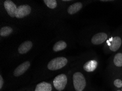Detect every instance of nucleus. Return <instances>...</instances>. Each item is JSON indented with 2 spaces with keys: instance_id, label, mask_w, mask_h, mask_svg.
<instances>
[{
  "instance_id": "nucleus-1",
  "label": "nucleus",
  "mask_w": 122,
  "mask_h": 91,
  "mask_svg": "<svg viewBox=\"0 0 122 91\" xmlns=\"http://www.w3.org/2000/svg\"><path fill=\"white\" fill-rule=\"evenodd\" d=\"M106 49L112 53H117L122 48V35L111 36L106 42Z\"/></svg>"
},
{
  "instance_id": "nucleus-2",
  "label": "nucleus",
  "mask_w": 122,
  "mask_h": 91,
  "mask_svg": "<svg viewBox=\"0 0 122 91\" xmlns=\"http://www.w3.org/2000/svg\"><path fill=\"white\" fill-rule=\"evenodd\" d=\"M73 84L76 91H83L86 86V80L84 75L77 72L73 75Z\"/></svg>"
},
{
  "instance_id": "nucleus-3",
  "label": "nucleus",
  "mask_w": 122,
  "mask_h": 91,
  "mask_svg": "<svg viewBox=\"0 0 122 91\" xmlns=\"http://www.w3.org/2000/svg\"><path fill=\"white\" fill-rule=\"evenodd\" d=\"M68 63L67 59L64 57H56L51 59L47 64V68L50 70H57L66 66Z\"/></svg>"
},
{
  "instance_id": "nucleus-4",
  "label": "nucleus",
  "mask_w": 122,
  "mask_h": 91,
  "mask_svg": "<svg viewBox=\"0 0 122 91\" xmlns=\"http://www.w3.org/2000/svg\"><path fill=\"white\" fill-rule=\"evenodd\" d=\"M67 77L64 74H61L54 78L53 85L55 88L58 91H63L67 85Z\"/></svg>"
},
{
  "instance_id": "nucleus-5",
  "label": "nucleus",
  "mask_w": 122,
  "mask_h": 91,
  "mask_svg": "<svg viewBox=\"0 0 122 91\" xmlns=\"http://www.w3.org/2000/svg\"><path fill=\"white\" fill-rule=\"evenodd\" d=\"M109 37L108 34L106 32L97 33L92 37L91 43L94 45H101L106 43Z\"/></svg>"
},
{
  "instance_id": "nucleus-6",
  "label": "nucleus",
  "mask_w": 122,
  "mask_h": 91,
  "mask_svg": "<svg viewBox=\"0 0 122 91\" xmlns=\"http://www.w3.org/2000/svg\"><path fill=\"white\" fill-rule=\"evenodd\" d=\"M31 12V8L29 5H21L18 7L15 14V18L17 19L23 18L30 15Z\"/></svg>"
},
{
  "instance_id": "nucleus-7",
  "label": "nucleus",
  "mask_w": 122,
  "mask_h": 91,
  "mask_svg": "<svg viewBox=\"0 0 122 91\" xmlns=\"http://www.w3.org/2000/svg\"><path fill=\"white\" fill-rule=\"evenodd\" d=\"M111 66L112 68L117 70H121L122 72V48L121 51H118L113 56Z\"/></svg>"
},
{
  "instance_id": "nucleus-8",
  "label": "nucleus",
  "mask_w": 122,
  "mask_h": 91,
  "mask_svg": "<svg viewBox=\"0 0 122 91\" xmlns=\"http://www.w3.org/2000/svg\"><path fill=\"white\" fill-rule=\"evenodd\" d=\"M3 5L9 15L11 18L15 17V14L18 7L15 5V3L10 0H6L4 2Z\"/></svg>"
},
{
  "instance_id": "nucleus-9",
  "label": "nucleus",
  "mask_w": 122,
  "mask_h": 91,
  "mask_svg": "<svg viewBox=\"0 0 122 91\" xmlns=\"http://www.w3.org/2000/svg\"><path fill=\"white\" fill-rule=\"evenodd\" d=\"M98 65H99V63L97 60L95 59H92L85 63L83 66V68L86 72L92 73L95 71L97 68Z\"/></svg>"
},
{
  "instance_id": "nucleus-10",
  "label": "nucleus",
  "mask_w": 122,
  "mask_h": 91,
  "mask_svg": "<svg viewBox=\"0 0 122 91\" xmlns=\"http://www.w3.org/2000/svg\"><path fill=\"white\" fill-rule=\"evenodd\" d=\"M30 62L29 61H25L23 63L20 64L15 68L14 71V75L15 77H19L24 74L30 67Z\"/></svg>"
},
{
  "instance_id": "nucleus-11",
  "label": "nucleus",
  "mask_w": 122,
  "mask_h": 91,
  "mask_svg": "<svg viewBox=\"0 0 122 91\" xmlns=\"http://www.w3.org/2000/svg\"><path fill=\"white\" fill-rule=\"evenodd\" d=\"M33 46V43L31 41L27 40L23 42V43L20 44L18 49V51L19 53L21 55L25 54L32 49Z\"/></svg>"
},
{
  "instance_id": "nucleus-12",
  "label": "nucleus",
  "mask_w": 122,
  "mask_h": 91,
  "mask_svg": "<svg viewBox=\"0 0 122 91\" xmlns=\"http://www.w3.org/2000/svg\"><path fill=\"white\" fill-rule=\"evenodd\" d=\"M83 4L81 2H76L70 5L67 9V13L70 15L75 14L82 8Z\"/></svg>"
},
{
  "instance_id": "nucleus-13",
  "label": "nucleus",
  "mask_w": 122,
  "mask_h": 91,
  "mask_svg": "<svg viewBox=\"0 0 122 91\" xmlns=\"http://www.w3.org/2000/svg\"><path fill=\"white\" fill-rule=\"evenodd\" d=\"M52 86L51 83L47 82H41L38 83L36 86L35 91H51Z\"/></svg>"
},
{
  "instance_id": "nucleus-14",
  "label": "nucleus",
  "mask_w": 122,
  "mask_h": 91,
  "mask_svg": "<svg viewBox=\"0 0 122 91\" xmlns=\"http://www.w3.org/2000/svg\"><path fill=\"white\" fill-rule=\"evenodd\" d=\"M67 47V44L63 40L57 42L53 46V50L54 52H58L65 49Z\"/></svg>"
},
{
  "instance_id": "nucleus-15",
  "label": "nucleus",
  "mask_w": 122,
  "mask_h": 91,
  "mask_svg": "<svg viewBox=\"0 0 122 91\" xmlns=\"http://www.w3.org/2000/svg\"><path fill=\"white\" fill-rule=\"evenodd\" d=\"M13 29L10 26H5L0 29V36L1 37H7L13 32Z\"/></svg>"
},
{
  "instance_id": "nucleus-16",
  "label": "nucleus",
  "mask_w": 122,
  "mask_h": 91,
  "mask_svg": "<svg viewBox=\"0 0 122 91\" xmlns=\"http://www.w3.org/2000/svg\"><path fill=\"white\" fill-rule=\"evenodd\" d=\"M43 2L47 7L50 9H53L56 8L57 1L56 0H43Z\"/></svg>"
},
{
  "instance_id": "nucleus-17",
  "label": "nucleus",
  "mask_w": 122,
  "mask_h": 91,
  "mask_svg": "<svg viewBox=\"0 0 122 91\" xmlns=\"http://www.w3.org/2000/svg\"><path fill=\"white\" fill-rule=\"evenodd\" d=\"M3 83H4V81H3V79L2 75H0V89L2 88Z\"/></svg>"
},
{
  "instance_id": "nucleus-18",
  "label": "nucleus",
  "mask_w": 122,
  "mask_h": 91,
  "mask_svg": "<svg viewBox=\"0 0 122 91\" xmlns=\"http://www.w3.org/2000/svg\"><path fill=\"white\" fill-rule=\"evenodd\" d=\"M115 91H122V90L121 89H117Z\"/></svg>"
},
{
  "instance_id": "nucleus-19",
  "label": "nucleus",
  "mask_w": 122,
  "mask_h": 91,
  "mask_svg": "<svg viewBox=\"0 0 122 91\" xmlns=\"http://www.w3.org/2000/svg\"><path fill=\"white\" fill-rule=\"evenodd\" d=\"M121 90H122V88H121Z\"/></svg>"
}]
</instances>
